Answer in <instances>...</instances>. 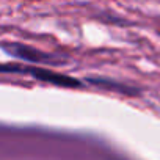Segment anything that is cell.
<instances>
[{
	"mask_svg": "<svg viewBox=\"0 0 160 160\" xmlns=\"http://www.w3.org/2000/svg\"><path fill=\"white\" fill-rule=\"evenodd\" d=\"M5 50L21 60L25 61H35V63H60V60L53 55L44 53L38 49H33L30 46H24V44H18V42H10V44H3Z\"/></svg>",
	"mask_w": 160,
	"mask_h": 160,
	"instance_id": "7a4b0ae2",
	"label": "cell"
},
{
	"mask_svg": "<svg viewBox=\"0 0 160 160\" xmlns=\"http://www.w3.org/2000/svg\"><path fill=\"white\" fill-rule=\"evenodd\" d=\"M0 72H21V74H28L41 82H47L52 85H58L63 88H80L82 82H78L77 78H72L69 75H63L53 71H47V69H41V68H24V66H2L0 64Z\"/></svg>",
	"mask_w": 160,
	"mask_h": 160,
	"instance_id": "6da1fadb",
	"label": "cell"
}]
</instances>
